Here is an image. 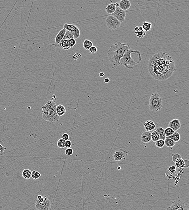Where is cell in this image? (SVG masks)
<instances>
[{"label": "cell", "mask_w": 189, "mask_h": 210, "mask_svg": "<svg viewBox=\"0 0 189 210\" xmlns=\"http://www.w3.org/2000/svg\"><path fill=\"white\" fill-rule=\"evenodd\" d=\"M141 140L143 143H149L151 141V132L146 131L143 132L141 137Z\"/></svg>", "instance_id": "obj_13"}, {"label": "cell", "mask_w": 189, "mask_h": 210, "mask_svg": "<svg viewBox=\"0 0 189 210\" xmlns=\"http://www.w3.org/2000/svg\"><path fill=\"white\" fill-rule=\"evenodd\" d=\"M149 74L158 81H165L176 70L175 62L171 56L159 51L150 58L148 63Z\"/></svg>", "instance_id": "obj_1"}, {"label": "cell", "mask_w": 189, "mask_h": 210, "mask_svg": "<svg viewBox=\"0 0 189 210\" xmlns=\"http://www.w3.org/2000/svg\"><path fill=\"white\" fill-rule=\"evenodd\" d=\"M32 172L29 169H24L22 171V177L25 179H30L32 177Z\"/></svg>", "instance_id": "obj_21"}, {"label": "cell", "mask_w": 189, "mask_h": 210, "mask_svg": "<svg viewBox=\"0 0 189 210\" xmlns=\"http://www.w3.org/2000/svg\"><path fill=\"white\" fill-rule=\"evenodd\" d=\"M121 167H120V166H118V167H117V169H118V170H120V169H121Z\"/></svg>", "instance_id": "obj_46"}, {"label": "cell", "mask_w": 189, "mask_h": 210, "mask_svg": "<svg viewBox=\"0 0 189 210\" xmlns=\"http://www.w3.org/2000/svg\"><path fill=\"white\" fill-rule=\"evenodd\" d=\"M66 30L64 28L60 30L59 32L58 33L55 37V45H58L62 41L64 36L65 33H66Z\"/></svg>", "instance_id": "obj_16"}, {"label": "cell", "mask_w": 189, "mask_h": 210, "mask_svg": "<svg viewBox=\"0 0 189 210\" xmlns=\"http://www.w3.org/2000/svg\"><path fill=\"white\" fill-rule=\"evenodd\" d=\"M92 46H93V43L92 41L87 39L84 40L83 44V46L85 49L89 50V49H90Z\"/></svg>", "instance_id": "obj_26"}, {"label": "cell", "mask_w": 189, "mask_h": 210, "mask_svg": "<svg viewBox=\"0 0 189 210\" xmlns=\"http://www.w3.org/2000/svg\"><path fill=\"white\" fill-rule=\"evenodd\" d=\"M89 52L91 54H95L98 51V49L96 47L94 46H92L91 48L89 49Z\"/></svg>", "instance_id": "obj_36"}, {"label": "cell", "mask_w": 189, "mask_h": 210, "mask_svg": "<svg viewBox=\"0 0 189 210\" xmlns=\"http://www.w3.org/2000/svg\"><path fill=\"white\" fill-rule=\"evenodd\" d=\"M73 149L71 148H67L65 151V153L68 156H70L73 154Z\"/></svg>", "instance_id": "obj_35"}, {"label": "cell", "mask_w": 189, "mask_h": 210, "mask_svg": "<svg viewBox=\"0 0 189 210\" xmlns=\"http://www.w3.org/2000/svg\"><path fill=\"white\" fill-rule=\"evenodd\" d=\"M119 3V7L124 11L128 10L131 7V3L129 0H121Z\"/></svg>", "instance_id": "obj_15"}, {"label": "cell", "mask_w": 189, "mask_h": 210, "mask_svg": "<svg viewBox=\"0 0 189 210\" xmlns=\"http://www.w3.org/2000/svg\"><path fill=\"white\" fill-rule=\"evenodd\" d=\"M131 49L128 43L125 44L117 42L111 45L108 51L107 56L108 59L114 67L119 66L120 60L123 55L126 51Z\"/></svg>", "instance_id": "obj_2"}, {"label": "cell", "mask_w": 189, "mask_h": 210, "mask_svg": "<svg viewBox=\"0 0 189 210\" xmlns=\"http://www.w3.org/2000/svg\"><path fill=\"white\" fill-rule=\"evenodd\" d=\"M56 111L58 115L60 117H61L65 114L66 110L65 107L63 105L60 104L56 106Z\"/></svg>", "instance_id": "obj_18"}, {"label": "cell", "mask_w": 189, "mask_h": 210, "mask_svg": "<svg viewBox=\"0 0 189 210\" xmlns=\"http://www.w3.org/2000/svg\"><path fill=\"white\" fill-rule=\"evenodd\" d=\"M64 28L71 32L74 39H77L80 36V30L75 25L66 24L64 25Z\"/></svg>", "instance_id": "obj_9"}, {"label": "cell", "mask_w": 189, "mask_h": 210, "mask_svg": "<svg viewBox=\"0 0 189 210\" xmlns=\"http://www.w3.org/2000/svg\"><path fill=\"white\" fill-rule=\"evenodd\" d=\"M6 147H4L0 143V154L3 153L4 152V151L6 149Z\"/></svg>", "instance_id": "obj_41"}, {"label": "cell", "mask_w": 189, "mask_h": 210, "mask_svg": "<svg viewBox=\"0 0 189 210\" xmlns=\"http://www.w3.org/2000/svg\"><path fill=\"white\" fill-rule=\"evenodd\" d=\"M160 139V138L159 135L156 130L154 131L153 132H151V140L153 142H155Z\"/></svg>", "instance_id": "obj_28"}, {"label": "cell", "mask_w": 189, "mask_h": 210, "mask_svg": "<svg viewBox=\"0 0 189 210\" xmlns=\"http://www.w3.org/2000/svg\"><path fill=\"white\" fill-rule=\"evenodd\" d=\"M156 130L159 135L160 138V140H164L166 137L165 134L164 132V129L162 127L158 128Z\"/></svg>", "instance_id": "obj_22"}, {"label": "cell", "mask_w": 189, "mask_h": 210, "mask_svg": "<svg viewBox=\"0 0 189 210\" xmlns=\"http://www.w3.org/2000/svg\"><path fill=\"white\" fill-rule=\"evenodd\" d=\"M164 141V145H165L167 147H173L175 145V142L173 141L172 140H171V139L169 138H166Z\"/></svg>", "instance_id": "obj_24"}, {"label": "cell", "mask_w": 189, "mask_h": 210, "mask_svg": "<svg viewBox=\"0 0 189 210\" xmlns=\"http://www.w3.org/2000/svg\"><path fill=\"white\" fill-rule=\"evenodd\" d=\"M166 210H189L184 202L178 199L173 201L171 206Z\"/></svg>", "instance_id": "obj_8"}, {"label": "cell", "mask_w": 189, "mask_h": 210, "mask_svg": "<svg viewBox=\"0 0 189 210\" xmlns=\"http://www.w3.org/2000/svg\"><path fill=\"white\" fill-rule=\"evenodd\" d=\"M111 15L121 23L125 21L126 12L123 10L121 9L119 7H116V10L114 13Z\"/></svg>", "instance_id": "obj_11"}, {"label": "cell", "mask_w": 189, "mask_h": 210, "mask_svg": "<svg viewBox=\"0 0 189 210\" xmlns=\"http://www.w3.org/2000/svg\"><path fill=\"white\" fill-rule=\"evenodd\" d=\"M162 108V100L160 95L157 93L152 94L149 100L150 110L154 112H157Z\"/></svg>", "instance_id": "obj_5"}, {"label": "cell", "mask_w": 189, "mask_h": 210, "mask_svg": "<svg viewBox=\"0 0 189 210\" xmlns=\"http://www.w3.org/2000/svg\"><path fill=\"white\" fill-rule=\"evenodd\" d=\"M53 46H55V47H61L65 50H67L70 49V47H69V41L68 40H62L58 45H56L55 44L52 45Z\"/></svg>", "instance_id": "obj_17"}, {"label": "cell", "mask_w": 189, "mask_h": 210, "mask_svg": "<svg viewBox=\"0 0 189 210\" xmlns=\"http://www.w3.org/2000/svg\"><path fill=\"white\" fill-rule=\"evenodd\" d=\"M152 25L150 22H144L143 23L142 28L145 32H149L151 30Z\"/></svg>", "instance_id": "obj_23"}, {"label": "cell", "mask_w": 189, "mask_h": 210, "mask_svg": "<svg viewBox=\"0 0 189 210\" xmlns=\"http://www.w3.org/2000/svg\"><path fill=\"white\" fill-rule=\"evenodd\" d=\"M104 82L105 83H108L110 82V79H109L108 78H106V79H104Z\"/></svg>", "instance_id": "obj_43"}, {"label": "cell", "mask_w": 189, "mask_h": 210, "mask_svg": "<svg viewBox=\"0 0 189 210\" xmlns=\"http://www.w3.org/2000/svg\"><path fill=\"white\" fill-rule=\"evenodd\" d=\"M69 136L67 133H64L62 136V139L65 141H67L69 139Z\"/></svg>", "instance_id": "obj_40"}, {"label": "cell", "mask_w": 189, "mask_h": 210, "mask_svg": "<svg viewBox=\"0 0 189 210\" xmlns=\"http://www.w3.org/2000/svg\"><path fill=\"white\" fill-rule=\"evenodd\" d=\"M176 165V166L179 168H183L185 167V163H184V160L182 159L181 158H178V159L176 160L175 162Z\"/></svg>", "instance_id": "obj_27"}, {"label": "cell", "mask_w": 189, "mask_h": 210, "mask_svg": "<svg viewBox=\"0 0 189 210\" xmlns=\"http://www.w3.org/2000/svg\"><path fill=\"white\" fill-rule=\"evenodd\" d=\"M35 207L38 210H49L51 206V201L46 196H37Z\"/></svg>", "instance_id": "obj_6"}, {"label": "cell", "mask_w": 189, "mask_h": 210, "mask_svg": "<svg viewBox=\"0 0 189 210\" xmlns=\"http://www.w3.org/2000/svg\"><path fill=\"white\" fill-rule=\"evenodd\" d=\"M184 163H185V167L184 168H187L189 167V162L188 160H184Z\"/></svg>", "instance_id": "obj_42"}, {"label": "cell", "mask_w": 189, "mask_h": 210, "mask_svg": "<svg viewBox=\"0 0 189 210\" xmlns=\"http://www.w3.org/2000/svg\"><path fill=\"white\" fill-rule=\"evenodd\" d=\"M181 158V156L179 154H173L172 157V160L174 162H175L176 160L178 159V158Z\"/></svg>", "instance_id": "obj_38"}, {"label": "cell", "mask_w": 189, "mask_h": 210, "mask_svg": "<svg viewBox=\"0 0 189 210\" xmlns=\"http://www.w3.org/2000/svg\"><path fill=\"white\" fill-rule=\"evenodd\" d=\"M155 144L156 146L160 148H162L164 146V141L163 140H160L155 142Z\"/></svg>", "instance_id": "obj_31"}, {"label": "cell", "mask_w": 189, "mask_h": 210, "mask_svg": "<svg viewBox=\"0 0 189 210\" xmlns=\"http://www.w3.org/2000/svg\"><path fill=\"white\" fill-rule=\"evenodd\" d=\"M143 126L146 131H151L156 127L155 124L152 121H147L144 123Z\"/></svg>", "instance_id": "obj_14"}, {"label": "cell", "mask_w": 189, "mask_h": 210, "mask_svg": "<svg viewBox=\"0 0 189 210\" xmlns=\"http://www.w3.org/2000/svg\"><path fill=\"white\" fill-rule=\"evenodd\" d=\"M135 50L131 49L126 51L121 58L119 66H124L127 68L133 69L134 66L140 63V62H135L134 58H132V53Z\"/></svg>", "instance_id": "obj_4"}, {"label": "cell", "mask_w": 189, "mask_h": 210, "mask_svg": "<svg viewBox=\"0 0 189 210\" xmlns=\"http://www.w3.org/2000/svg\"><path fill=\"white\" fill-rule=\"evenodd\" d=\"M136 37L138 39H140L144 37L145 35V32L143 30L142 27H139L138 29L136 32H135Z\"/></svg>", "instance_id": "obj_20"}, {"label": "cell", "mask_w": 189, "mask_h": 210, "mask_svg": "<svg viewBox=\"0 0 189 210\" xmlns=\"http://www.w3.org/2000/svg\"><path fill=\"white\" fill-rule=\"evenodd\" d=\"M68 41L69 46L71 48H72L73 47H74L76 43V41L74 39H71L69 40Z\"/></svg>", "instance_id": "obj_34"}, {"label": "cell", "mask_w": 189, "mask_h": 210, "mask_svg": "<svg viewBox=\"0 0 189 210\" xmlns=\"http://www.w3.org/2000/svg\"><path fill=\"white\" fill-rule=\"evenodd\" d=\"M116 9V7L115 6L114 3H112L107 5L105 9V11L108 14L112 15L114 13Z\"/></svg>", "instance_id": "obj_19"}, {"label": "cell", "mask_w": 189, "mask_h": 210, "mask_svg": "<svg viewBox=\"0 0 189 210\" xmlns=\"http://www.w3.org/2000/svg\"><path fill=\"white\" fill-rule=\"evenodd\" d=\"M128 151L123 149L119 148L116 149L113 154V158L115 161H121L122 159H125V158L128 156Z\"/></svg>", "instance_id": "obj_10"}, {"label": "cell", "mask_w": 189, "mask_h": 210, "mask_svg": "<svg viewBox=\"0 0 189 210\" xmlns=\"http://www.w3.org/2000/svg\"><path fill=\"white\" fill-rule=\"evenodd\" d=\"M71 39H74L73 35L71 32L66 30L65 34L62 40H68V41H69Z\"/></svg>", "instance_id": "obj_29"}, {"label": "cell", "mask_w": 189, "mask_h": 210, "mask_svg": "<svg viewBox=\"0 0 189 210\" xmlns=\"http://www.w3.org/2000/svg\"><path fill=\"white\" fill-rule=\"evenodd\" d=\"M104 73L103 72H101L99 74V76L100 77H104Z\"/></svg>", "instance_id": "obj_44"}, {"label": "cell", "mask_w": 189, "mask_h": 210, "mask_svg": "<svg viewBox=\"0 0 189 210\" xmlns=\"http://www.w3.org/2000/svg\"><path fill=\"white\" fill-rule=\"evenodd\" d=\"M65 142L66 141L62 139H60L58 140L57 143V145L60 148L64 149L65 147Z\"/></svg>", "instance_id": "obj_32"}, {"label": "cell", "mask_w": 189, "mask_h": 210, "mask_svg": "<svg viewBox=\"0 0 189 210\" xmlns=\"http://www.w3.org/2000/svg\"><path fill=\"white\" fill-rule=\"evenodd\" d=\"M169 127L176 132L180 129L181 125L179 120L174 119L169 122L168 125Z\"/></svg>", "instance_id": "obj_12"}, {"label": "cell", "mask_w": 189, "mask_h": 210, "mask_svg": "<svg viewBox=\"0 0 189 210\" xmlns=\"http://www.w3.org/2000/svg\"><path fill=\"white\" fill-rule=\"evenodd\" d=\"M56 105L55 101H49L42 108L43 117L46 121L48 123H54L58 121L59 117L56 113Z\"/></svg>", "instance_id": "obj_3"}, {"label": "cell", "mask_w": 189, "mask_h": 210, "mask_svg": "<svg viewBox=\"0 0 189 210\" xmlns=\"http://www.w3.org/2000/svg\"><path fill=\"white\" fill-rule=\"evenodd\" d=\"M41 176V174L38 171L34 170L32 172V177L33 179H38Z\"/></svg>", "instance_id": "obj_33"}, {"label": "cell", "mask_w": 189, "mask_h": 210, "mask_svg": "<svg viewBox=\"0 0 189 210\" xmlns=\"http://www.w3.org/2000/svg\"><path fill=\"white\" fill-rule=\"evenodd\" d=\"M168 170L171 173H176V167L175 166H171L169 167Z\"/></svg>", "instance_id": "obj_37"}, {"label": "cell", "mask_w": 189, "mask_h": 210, "mask_svg": "<svg viewBox=\"0 0 189 210\" xmlns=\"http://www.w3.org/2000/svg\"><path fill=\"white\" fill-rule=\"evenodd\" d=\"M115 4V5L116 7H119V2H116L115 3H114Z\"/></svg>", "instance_id": "obj_45"}, {"label": "cell", "mask_w": 189, "mask_h": 210, "mask_svg": "<svg viewBox=\"0 0 189 210\" xmlns=\"http://www.w3.org/2000/svg\"><path fill=\"white\" fill-rule=\"evenodd\" d=\"M106 24L109 29L114 30L119 28L121 23L112 15H110L106 18Z\"/></svg>", "instance_id": "obj_7"}, {"label": "cell", "mask_w": 189, "mask_h": 210, "mask_svg": "<svg viewBox=\"0 0 189 210\" xmlns=\"http://www.w3.org/2000/svg\"><path fill=\"white\" fill-rule=\"evenodd\" d=\"M71 145H72V143H71V141L69 140L66 141L65 147H66L67 148H69L71 146Z\"/></svg>", "instance_id": "obj_39"}, {"label": "cell", "mask_w": 189, "mask_h": 210, "mask_svg": "<svg viewBox=\"0 0 189 210\" xmlns=\"http://www.w3.org/2000/svg\"><path fill=\"white\" fill-rule=\"evenodd\" d=\"M167 138L171 139V140H172L175 142H177L180 140L181 137L179 132H175L174 133L172 136H169Z\"/></svg>", "instance_id": "obj_25"}, {"label": "cell", "mask_w": 189, "mask_h": 210, "mask_svg": "<svg viewBox=\"0 0 189 210\" xmlns=\"http://www.w3.org/2000/svg\"><path fill=\"white\" fill-rule=\"evenodd\" d=\"M164 132L165 134L166 137L168 138L169 137L172 136L174 133L175 131L173 130L169 127L166 128L165 129H164Z\"/></svg>", "instance_id": "obj_30"}]
</instances>
